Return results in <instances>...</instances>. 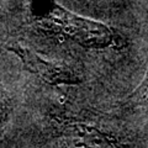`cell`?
Segmentation results:
<instances>
[{
	"label": "cell",
	"instance_id": "obj_1",
	"mask_svg": "<svg viewBox=\"0 0 148 148\" xmlns=\"http://www.w3.org/2000/svg\"><path fill=\"white\" fill-rule=\"evenodd\" d=\"M148 86V77L146 78V82L143 83V85H142V89H145V88H147Z\"/></svg>",
	"mask_w": 148,
	"mask_h": 148
}]
</instances>
